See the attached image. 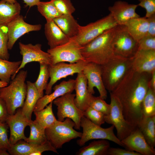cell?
<instances>
[{
	"label": "cell",
	"mask_w": 155,
	"mask_h": 155,
	"mask_svg": "<svg viewBox=\"0 0 155 155\" xmlns=\"http://www.w3.org/2000/svg\"><path fill=\"white\" fill-rule=\"evenodd\" d=\"M143 117L155 116V91L149 88L142 105Z\"/></svg>",
	"instance_id": "836d02e7"
},
{
	"label": "cell",
	"mask_w": 155,
	"mask_h": 155,
	"mask_svg": "<svg viewBox=\"0 0 155 155\" xmlns=\"http://www.w3.org/2000/svg\"><path fill=\"white\" fill-rule=\"evenodd\" d=\"M110 144L108 140H94L88 146L80 148L76 153L77 155H107Z\"/></svg>",
	"instance_id": "83f0119b"
},
{
	"label": "cell",
	"mask_w": 155,
	"mask_h": 155,
	"mask_svg": "<svg viewBox=\"0 0 155 155\" xmlns=\"http://www.w3.org/2000/svg\"><path fill=\"white\" fill-rule=\"evenodd\" d=\"M7 2L9 3H13L15 2L16 0H4Z\"/></svg>",
	"instance_id": "681fc988"
},
{
	"label": "cell",
	"mask_w": 155,
	"mask_h": 155,
	"mask_svg": "<svg viewBox=\"0 0 155 155\" xmlns=\"http://www.w3.org/2000/svg\"><path fill=\"white\" fill-rule=\"evenodd\" d=\"M8 41L7 24L0 25V59L8 60L9 58L7 45Z\"/></svg>",
	"instance_id": "d590c367"
},
{
	"label": "cell",
	"mask_w": 155,
	"mask_h": 155,
	"mask_svg": "<svg viewBox=\"0 0 155 155\" xmlns=\"http://www.w3.org/2000/svg\"><path fill=\"white\" fill-rule=\"evenodd\" d=\"M40 71L38 78L34 82V85L38 92L40 97L44 95V91L45 90L49 77L48 65L44 63H39Z\"/></svg>",
	"instance_id": "e575fe53"
},
{
	"label": "cell",
	"mask_w": 155,
	"mask_h": 155,
	"mask_svg": "<svg viewBox=\"0 0 155 155\" xmlns=\"http://www.w3.org/2000/svg\"><path fill=\"white\" fill-rule=\"evenodd\" d=\"M75 126L74 122L69 118H65L62 121L57 120L53 124L45 129L46 139L56 149L61 148L65 143L81 137L82 133L75 130Z\"/></svg>",
	"instance_id": "5b68a950"
},
{
	"label": "cell",
	"mask_w": 155,
	"mask_h": 155,
	"mask_svg": "<svg viewBox=\"0 0 155 155\" xmlns=\"http://www.w3.org/2000/svg\"><path fill=\"white\" fill-rule=\"evenodd\" d=\"M121 142L127 149L138 152L141 155H155L154 148L147 143L137 127Z\"/></svg>",
	"instance_id": "e0dca14e"
},
{
	"label": "cell",
	"mask_w": 155,
	"mask_h": 155,
	"mask_svg": "<svg viewBox=\"0 0 155 155\" xmlns=\"http://www.w3.org/2000/svg\"><path fill=\"white\" fill-rule=\"evenodd\" d=\"M88 62L83 61L68 64L62 62L49 65L50 79L45 90L46 94H49L52 92L53 86L58 80L82 72Z\"/></svg>",
	"instance_id": "7c38bea8"
},
{
	"label": "cell",
	"mask_w": 155,
	"mask_h": 155,
	"mask_svg": "<svg viewBox=\"0 0 155 155\" xmlns=\"http://www.w3.org/2000/svg\"><path fill=\"white\" fill-rule=\"evenodd\" d=\"M30 121L22 114L21 108L18 109L14 114L8 115L5 122L10 129L9 140L11 146L20 140H26L27 137L24 134V129L29 126Z\"/></svg>",
	"instance_id": "2e32d148"
},
{
	"label": "cell",
	"mask_w": 155,
	"mask_h": 155,
	"mask_svg": "<svg viewBox=\"0 0 155 155\" xmlns=\"http://www.w3.org/2000/svg\"><path fill=\"white\" fill-rule=\"evenodd\" d=\"M149 87L155 91V71L152 73L149 82Z\"/></svg>",
	"instance_id": "bcb514c9"
},
{
	"label": "cell",
	"mask_w": 155,
	"mask_h": 155,
	"mask_svg": "<svg viewBox=\"0 0 155 155\" xmlns=\"http://www.w3.org/2000/svg\"><path fill=\"white\" fill-rule=\"evenodd\" d=\"M44 33L50 49L63 45L70 39L61 30L53 20L46 22L44 26Z\"/></svg>",
	"instance_id": "603a6c76"
},
{
	"label": "cell",
	"mask_w": 155,
	"mask_h": 155,
	"mask_svg": "<svg viewBox=\"0 0 155 155\" xmlns=\"http://www.w3.org/2000/svg\"><path fill=\"white\" fill-rule=\"evenodd\" d=\"M110 96V111L108 115H105V121L114 126L117 131L116 136L121 141L128 136L137 127L125 120L120 103L111 93Z\"/></svg>",
	"instance_id": "30bf717a"
},
{
	"label": "cell",
	"mask_w": 155,
	"mask_h": 155,
	"mask_svg": "<svg viewBox=\"0 0 155 155\" xmlns=\"http://www.w3.org/2000/svg\"><path fill=\"white\" fill-rule=\"evenodd\" d=\"M8 41V49L11 50L17 40L24 34L30 32L41 30L40 24H31L26 22L20 15L7 24Z\"/></svg>",
	"instance_id": "5bb4252c"
},
{
	"label": "cell",
	"mask_w": 155,
	"mask_h": 155,
	"mask_svg": "<svg viewBox=\"0 0 155 155\" xmlns=\"http://www.w3.org/2000/svg\"><path fill=\"white\" fill-rule=\"evenodd\" d=\"M117 25L109 13L105 17L86 26L80 25L78 35L73 39L82 46L106 31L115 27Z\"/></svg>",
	"instance_id": "52a82bcc"
},
{
	"label": "cell",
	"mask_w": 155,
	"mask_h": 155,
	"mask_svg": "<svg viewBox=\"0 0 155 155\" xmlns=\"http://www.w3.org/2000/svg\"><path fill=\"white\" fill-rule=\"evenodd\" d=\"M29 126L30 127L29 136L25 140L29 143L41 144L47 141L45 133V129L40 126L35 120H31Z\"/></svg>",
	"instance_id": "1f68e13d"
},
{
	"label": "cell",
	"mask_w": 155,
	"mask_h": 155,
	"mask_svg": "<svg viewBox=\"0 0 155 155\" xmlns=\"http://www.w3.org/2000/svg\"><path fill=\"white\" fill-rule=\"evenodd\" d=\"M132 57L115 55L108 61L100 65L103 82L106 90L112 91L132 68Z\"/></svg>",
	"instance_id": "277c9868"
},
{
	"label": "cell",
	"mask_w": 155,
	"mask_h": 155,
	"mask_svg": "<svg viewBox=\"0 0 155 155\" xmlns=\"http://www.w3.org/2000/svg\"><path fill=\"white\" fill-rule=\"evenodd\" d=\"M137 127L143 134L146 140L151 147L155 146V116L143 117Z\"/></svg>",
	"instance_id": "f1b7e54d"
},
{
	"label": "cell",
	"mask_w": 155,
	"mask_h": 155,
	"mask_svg": "<svg viewBox=\"0 0 155 155\" xmlns=\"http://www.w3.org/2000/svg\"><path fill=\"white\" fill-rule=\"evenodd\" d=\"M89 106L99 111L105 115H108L110 111V104H108L100 96H93L90 101Z\"/></svg>",
	"instance_id": "f35d334b"
},
{
	"label": "cell",
	"mask_w": 155,
	"mask_h": 155,
	"mask_svg": "<svg viewBox=\"0 0 155 155\" xmlns=\"http://www.w3.org/2000/svg\"><path fill=\"white\" fill-rule=\"evenodd\" d=\"M137 5L129 4L127 2L119 1L108 7L110 13L118 25H124L133 18L140 17L136 12Z\"/></svg>",
	"instance_id": "d6986e66"
},
{
	"label": "cell",
	"mask_w": 155,
	"mask_h": 155,
	"mask_svg": "<svg viewBox=\"0 0 155 155\" xmlns=\"http://www.w3.org/2000/svg\"><path fill=\"white\" fill-rule=\"evenodd\" d=\"M75 94L67 93L55 99L53 103L57 107L58 121H62L65 118H69L74 122V128L80 130L81 119L84 115L83 113L75 104Z\"/></svg>",
	"instance_id": "9c48e42d"
},
{
	"label": "cell",
	"mask_w": 155,
	"mask_h": 155,
	"mask_svg": "<svg viewBox=\"0 0 155 155\" xmlns=\"http://www.w3.org/2000/svg\"><path fill=\"white\" fill-rule=\"evenodd\" d=\"M19 46L20 53L22 56V60L16 71V75L26 65L31 62H37L39 63H45L49 65H52L51 55L47 52L42 50L41 44H25L20 42Z\"/></svg>",
	"instance_id": "4fadbf2b"
},
{
	"label": "cell",
	"mask_w": 155,
	"mask_h": 155,
	"mask_svg": "<svg viewBox=\"0 0 155 155\" xmlns=\"http://www.w3.org/2000/svg\"><path fill=\"white\" fill-rule=\"evenodd\" d=\"M83 115L92 123L101 126L105 122V115L90 107H88L83 112Z\"/></svg>",
	"instance_id": "74e56055"
},
{
	"label": "cell",
	"mask_w": 155,
	"mask_h": 155,
	"mask_svg": "<svg viewBox=\"0 0 155 155\" xmlns=\"http://www.w3.org/2000/svg\"><path fill=\"white\" fill-rule=\"evenodd\" d=\"M82 47L71 39L63 45L48 49L47 52L51 55L52 64L65 62L73 63L86 61L81 54Z\"/></svg>",
	"instance_id": "8fae6325"
},
{
	"label": "cell",
	"mask_w": 155,
	"mask_h": 155,
	"mask_svg": "<svg viewBox=\"0 0 155 155\" xmlns=\"http://www.w3.org/2000/svg\"><path fill=\"white\" fill-rule=\"evenodd\" d=\"M36 6L38 11L45 18L46 22L53 20L62 15L50 0L46 2L40 1Z\"/></svg>",
	"instance_id": "d6a6232c"
},
{
	"label": "cell",
	"mask_w": 155,
	"mask_h": 155,
	"mask_svg": "<svg viewBox=\"0 0 155 155\" xmlns=\"http://www.w3.org/2000/svg\"><path fill=\"white\" fill-rule=\"evenodd\" d=\"M8 126L6 122L0 121V150L1 155H9L7 152L11 146L8 137Z\"/></svg>",
	"instance_id": "8d00e7d4"
},
{
	"label": "cell",
	"mask_w": 155,
	"mask_h": 155,
	"mask_svg": "<svg viewBox=\"0 0 155 155\" xmlns=\"http://www.w3.org/2000/svg\"><path fill=\"white\" fill-rule=\"evenodd\" d=\"M80 126L83 129L81 137L77 143L80 146H84L88 141L94 139H104L111 141L117 144L124 147L120 140L114 132L113 125L104 128L92 123L84 116L82 117Z\"/></svg>",
	"instance_id": "8992f818"
},
{
	"label": "cell",
	"mask_w": 155,
	"mask_h": 155,
	"mask_svg": "<svg viewBox=\"0 0 155 155\" xmlns=\"http://www.w3.org/2000/svg\"><path fill=\"white\" fill-rule=\"evenodd\" d=\"M82 72L87 79V88L89 92L92 94H94V88H96L100 97L104 100L106 99L107 93L102 80L100 65L88 62Z\"/></svg>",
	"instance_id": "9a60e30c"
},
{
	"label": "cell",
	"mask_w": 155,
	"mask_h": 155,
	"mask_svg": "<svg viewBox=\"0 0 155 155\" xmlns=\"http://www.w3.org/2000/svg\"><path fill=\"white\" fill-rule=\"evenodd\" d=\"M0 155H1V151L0 150Z\"/></svg>",
	"instance_id": "f907efd6"
},
{
	"label": "cell",
	"mask_w": 155,
	"mask_h": 155,
	"mask_svg": "<svg viewBox=\"0 0 155 155\" xmlns=\"http://www.w3.org/2000/svg\"><path fill=\"white\" fill-rule=\"evenodd\" d=\"M74 102L77 107L83 113L88 107L93 96L87 88V79L82 72L77 73L75 80Z\"/></svg>",
	"instance_id": "7402d4cb"
},
{
	"label": "cell",
	"mask_w": 155,
	"mask_h": 155,
	"mask_svg": "<svg viewBox=\"0 0 155 155\" xmlns=\"http://www.w3.org/2000/svg\"><path fill=\"white\" fill-rule=\"evenodd\" d=\"M53 102H51L46 108L34 112L36 117L34 120L45 129L53 124L57 120L53 112Z\"/></svg>",
	"instance_id": "4dcf8cb0"
},
{
	"label": "cell",
	"mask_w": 155,
	"mask_h": 155,
	"mask_svg": "<svg viewBox=\"0 0 155 155\" xmlns=\"http://www.w3.org/2000/svg\"><path fill=\"white\" fill-rule=\"evenodd\" d=\"M62 15H72L75 10L70 0H50Z\"/></svg>",
	"instance_id": "ab89813d"
},
{
	"label": "cell",
	"mask_w": 155,
	"mask_h": 155,
	"mask_svg": "<svg viewBox=\"0 0 155 155\" xmlns=\"http://www.w3.org/2000/svg\"><path fill=\"white\" fill-rule=\"evenodd\" d=\"M152 73L138 72L131 68L110 92L120 103L125 120L135 127L143 118L142 103Z\"/></svg>",
	"instance_id": "6da1fadb"
},
{
	"label": "cell",
	"mask_w": 155,
	"mask_h": 155,
	"mask_svg": "<svg viewBox=\"0 0 155 155\" xmlns=\"http://www.w3.org/2000/svg\"><path fill=\"white\" fill-rule=\"evenodd\" d=\"M8 84L7 83L0 81V88L6 86Z\"/></svg>",
	"instance_id": "c3c4849f"
},
{
	"label": "cell",
	"mask_w": 155,
	"mask_h": 155,
	"mask_svg": "<svg viewBox=\"0 0 155 155\" xmlns=\"http://www.w3.org/2000/svg\"><path fill=\"white\" fill-rule=\"evenodd\" d=\"M115 26L106 31L82 47L81 54L85 61L101 65L115 55L112 40Z\"/></svg>",
	"instance_id": "7a4b0ae2"
},
{
	"label": "cell",
	"mask_w": 155,
	"mask_h": 155,
	"mask_svg": "<svg viewBox=\"0 0 155 155\" xmlns=\"http://www.w3.org/2000/svg\"><path fill=\"white\" fill-rule=\"evenodd\" d=\"M53 21L70 39L78 35L80 25L72 15H62Z\"/></svg>",
	"instance_id": "cb8c5ba5"
},
{
	"label": "cell",
	"mask_w": 155,
	"mask_h": 155,
	"mask_svg": "<svg viewBox=\"0 0 155 155\" xmlns=\"http://www.w3.org/2000/svg\"><path fill=\"white\" fill-rule=\"evenodd\" d=\"M26 6L29 7V8L33 6L36 5L40 1V0H23Z\"/></svg>",
	"instance_id": "7dc6e473"
},
{
	"label": "cell",
	"mask_w": 155,
	"mask_h": 155,
	"mask_svg": "<svg viewBox=\"0 0 155 155\" xmlns=\"http://www.w3.org/2000/svg\"><path fill=\"white\" fill-rule=\"evenodd\" d=\"M27 71L20 70L6 86L0 88V97L5 101L9 115L15 113L24 104L27 92Z\"/></svg>",
	"instance_id": "3957f363"
},
{
	"label": "cell",
	"mask_w": 155,
	"mask_h": 155,
	"mask_svg": "<svg viewBox=\"0 0 155 155\" xmlns=\"http://www.w3.org/2000/svg\"><path fill=\"white\" fill-rule=\"evenodd\" d=\"M138 50L155 51V37L146 35L140 40Z\"/></svg>",
	"instance_id": "60d3db41"
},
{
	"label": "cell",
	"mask_w": 155,
	"mask_h": 155,
	"mask_svg": "<svg viewBox=\"0 0 155 155\" xmlns=\"http://www.w3.org/2000/svg\"><path fill=\"white\" fill-rule=\"evenodd\" d=\"M132 68L139 73L155 71V51L138 50L132 57Z\"/></svg>",
	"instance_id": "44dd1931"
},
{
	"label": "cell",
	"mask_w": 155,
	"mask_h": 155,
	"mask_svg": "<svg viewBox=\"0 0 155 155\" xmlns=\"http://www.w3.org/2000/svg\"><path fill=\"white\" fill-rule=\"evenodd\" d=\"M8 115L6 104L0 97V121L5 122Z\"/></svg>",
	"instance_id": "ee69618b"
},
{
	"label": "cell",
	"mask_w": 155,
	"mask_h": 155,
	"mask_svg": "<svg viewBox=\"0 0 155 155\" xmlns=\"http://www.w3.org/2000/svg\"><path fill=\"white\" fill-rule=\"evenodd\" d=\"M20 4L17 1L9 3L4 0L0 1V25L7 24L20 15Z\"/></svg>",
	"instance_id": "4316f807"
},
{
	"label": "cell",
	"mask_w": 155,
	"mask_h": 155,
	"mask_svg": "<svg viewBox=\"0 0 155 155\" xmlns=\"http://www.w3.org/2000/svg\"><path fill=\"white\" fill-rule=\"evenodd\" d=\"M26 84L27 92L26 97L21 109L22 114L30 121L34 107L40 97L34 83L27 81Z\"/></svg>",
	"instance_id": "484cf974"
},
{
	"label": "cell",
	"mask_w": 155,
	"mask_h": 155,
	"mask_svg": "<svg viewBox=\"0 0 155 155\" xmlns=\"http://www.w3.org/2000/svg\"><path fill=\"white\" fill-rule=\"evenodd\" d=\"M139 3L137 5L145 9L146 16L148 18L155 14V0H138Z\"/></svg>",
	"instance_id": "b9f144b4"
},
{
	"label": "cell",
	"mask_w": 155,
	"mask_h": 155,
	"mask_svg": "<svg viewBox=\"0 0 155 155\" xmlns=\"http://www.w3.org/2000/svg\"><path fill=\"white\" fill-rule=\"evenodd\" d=\"M147 18L148 24L147 35L155 37V14Z\"/></svg>",
	"instance_id": "f6af8a7d"
},
{
	"label": "cell",
	"mask_w": 155,
	"mask_h": 155,
	"mask_svg": "<svg viewBox=\"0 0 155 155\" xmlns=\"http://www.w3.org/2000/svg\"><path fill=\"white\" fill-rule=\"evenodd\" d=\"M112 46L115 55L127 58L132 57L138 50V42L125 25H117L115 27Z\"/></svg>",
	"instance_id": "ba28073f"
},
{
	"label": "cell",
	"mask_w": 155,
	"mask_h": 155,
	"mask_svg": "<svg viewBox=\"0 0 155 155\" xmlns=\"http://www.w3.org/2000/svg\"><path fill=\"white\" fill-rule=\"evenodd\" d=\"M21 63V61H10L0 59V81L9 84L15 77Z\"/></svg>",
	"instance_id": "f546056e"
},
{
	"label": "cell",
	"mask_w": 155,
	"mask_h": 155,
	"mask_svg": "<svg viewBox=\"0 0 155 155\" xmlns=\"http://www.w3.org/2000/svg\"><path fill=\"white\" fill-rule=\"evenodd\" d=\"M141 155L140 153L119 148L110 147L108 150L107 155Z\"/></svg>",
	"instance_id": "7bdbcfd3"
},
{
	"label": "cell",
	"mask_w": 155,
	"mask_h": 155,
	"mask_svg": "<svg viewBox=\"0 0 155 155\" xmlns=\"http://www.w3.org/2000/svg\"><path fill=\"white\" fill-rule=\"evenodd\" d=\"M75 80L70 79L63 81L56 85L53 88L54 91L49 94H46L38 100L33 110V112L40 111L55 99L67 93H72L74 90Z\"/></svg>",
	"instance_id": "ffe728a7"
},
{
	"label": "cell",
	"mask_w": 155,
	"mask_h": 155,
	"mask_svg": "<svg viewBox=\"0 0 155 155\" xmlns=\"http://www.w3.org/2000/svg\"><path fill=\"white\" fill-rule=\"evenodd\" d=\"M148 21L145 17L131 19L124 25L131 35L137 42L147 35Z\"/></svg>",
	"instance_id": "d4e9b609"
},
{
	"label": "cell",
	"mask_w": 155,
	"mask_h": 155,
	"mask_svg": "<svg viewBox=\"0 0 155 155\" xmlns=\"http://www.w3.org/2000/svg\"><path fill=\"white\" fill-rule=\"evenodd\" d=\"M23 140H20L11 146L7 151L9 154L41 155L43 152L46 151H51L58 153L57 150L48 140L41 144L29 143Z\"/></svg>",
	"instance_id": "ac0fdd59"
}]
</instances>
